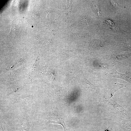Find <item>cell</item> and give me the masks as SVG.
Masks as SVG:
<instances>
[{
  "mask_svg": "<svg viewBox=\"0 0 131 131\" xmlns=\"http://www.w3.org/2000/svg\"><path fill=\"white\" fill-rule=\"evenodd\" d=\"M57 112L52 114L49 118V122L54 123L61 124L63 126L64 131H67L63 119Z\"/></svg>",
  "mask_w": 131,
  "mask_h": 131,
  "instance_id": "obj_1",
  "label": "cell"
},
{
  "mask_svg": "<svg viewBox=\"0 0 131 131\" xmlns=\"http://www.w3.org/2000/svg\"><path fill=\"white\" fill-rule=\"evenodd\" d=\"M115 74L113 76L124 79L128 82H131V73L129 71H127L124 74H122L117 72L116 70L114 71Z\"/></svg>",
  "mask_w": 131,
  "mask_h": 131,
  "instance_id": "obj_2",
  "label": "cell"
},
{
  "mask_svg": "<svg viewBox=\"0 0 131 131\" xmlns=\"http://www.w3.org/2000/svg\"><path fill=\"white\" fill-rule=\"evenodd\" d=\"M126 86L125 85L119 83H115L113 84L111 86L110 90L111 96L112 97L114 94L119 89Z\"/></svg>",
  "mask_w": 131,
  "mask_h": 131,
  "instance_id": "obj_3",
  "label": "cell"
},
{
  "mask_svg": "<svg viewBox=\"0 0 131 131\" xmlns=\"http://www.w3.org/2000/svg\"><path fill=\"white\" fill-rule=\"evenodd\" d=\"M15 25L13 24L11 25V31L10 33V35H13V34H15V33H16L17 32V29Z\"/></svg>",
  "mask_w": 131,
  "mask_h": 131,
  "instance_id": "obj_4",
  "label": "cell"
},
{
  "mask_svg": "<svg viewBox=\"0 0 131 131\" xmlns=\"http://www.w3.org/2000/svg\"><path fill=\"white\" fill-rule=\"evenodd\" d=\"M106 131H107V130H106Z\"/></svg>",
  "mask_w": 131,
  "mask_h": 131,
  "instance_id": "obj_5",
  "label": "cell"
}]
</instances>
